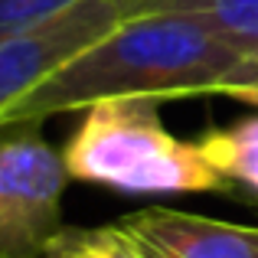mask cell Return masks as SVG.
Returning a JSON list of instances; mask_svg holds the SVG:
<instances>
[{
	"label": "cell",
	"instance_id": "obj_3",
	"mask_svg": "<svg viewBox=\"0 0 258 258\" xmlns=\"http://www.w3.org/2000/svg\"><path fill=\"white\" fill-rule=\"evenodd\" d=\"M39 124H0V258H46L66 229L62 196L72 173Z\"/></svg>",
	"mask_w": 258,
	"mask_h": 258
},
{
	"label": "cell",
	"instance_id": "obj_11",
	"mask_svg": "<svg viewBox=\"0 0 258 258\" xmlns=\"http://www.w3.org/2000/svg\"><path fill=\"white\" fill-rule=\"evenodd\" d=\"M252 209H258V206H252Z\"/></svg>",
	"mask_w": 258,
	"mask_h": 258
},
{
	"label": "cell",
	"instance_id": "obj_8",
	"mask_svg": "<svg viewBox=\"0 0 258 258\" xmlns=\"http://www.w3.org/2000/svg\"><path fill=\"white\" fill-rule=\"evenodd\" d=\"M46 258H147V255L114 222V226H95V229L66 226L49 245Z\"/></svg>",
	"mask_w": 258,
	"mask_h": 258
},
{
	"label": "cell",
	"instance_id": "obj_7",
	"mask_svg": "<svg viewBox=\"0 0 258 258\" xmlns=\"http://www.w3.org/2000/svg\"><path fill=\"white\" fill-rule=\"evenodd\" d=\"M124 17L141 13H186L219 30L242 49L258 52V0H114Z\"/></svg>",
	"mask_w": 258,
	"mask_h": 258
},
{
	"label": "cell",
	"instance_id": "obj_2",
	"mask_svg": "<svg viewBox=\"0 0 258 258\" xmlns=\"http://www.w3.org/2000/svg\"><path fill=\"white\" fill-rule=\"evenodd\" d=\"M62 154L72 180L118 193H229L200 141L176 138L154 98H108L88 105Z\"/></svg>",
	"mask_w": 258,
	"mask_h": 258
},
{
	"label": "cell",
	"instance_id": "obj_10",
	"mask_svg": "<svg viewBox=\"0 0 258 258\" xmlns=\"http://www.w3.org/2000/svg\"><path fill=\"white\" fill-rule=\"evenodd\" d=\"M235 101H245V105L258 108V52H252V62H248V72H245V85H242Z\"/></svg>",
	"mask_w": 258,
	"mask_h": 258
},
{
	"label": "cell",
	"instance_id": "obj_9",
	"mask_svg": "<svg viewBox=\"0 0 258 258\" xmlns=\"http://www.w3.org/2000/svg\"><path fill=\"white\" fill-rule=\"evenodd\" d=\"M82 0H0V39L30 33Z\"/></svg>",
	"mask_w": 258,
	"mask_h": 258
},
{
	"label": "cell",
	"instance_id": "obj_6",
	"mask_svg": "<svg viewBox=\"0 0 258 258\" xmlns=\"http://www.w3.org/2000/svg\"><path fill=\"white\" fill-rule=\"evenodd\" d=\"M196 141L206 160L222 173L229 196H239L245 206H258V114L213 127Z\"/></svg>",
	"mask_w": 258,
	"mask_h": 258
},
{
	"label": "cell",
	"instance_id": "obj_5",
	"mask_svg": "<svg viewBox=\"0 0 258 258\" xmlns=\"http://www.w3.org/2000/svg\"><path fill=\"white\" fill-rule=\"evenodd\" d=\"M147 258H258V226L147 206L118 222Z\"/></svg>",
	"mask_w": 258,
	"mask_h": 258
},
{
	"label": "cell",
	"instance_id": "obj_4",
	"mask_svg": "<svg viewBox=\"0 0 258 258\" xmlns=\"http://www.w3.org/2000/svg\"><path fill=\"white\" fill-rule=\"evenodd\" d=\"M124 20L114 0H82L30 33L0 39V118L59 66L105 39Z\"/></svg>",
	"mask_w": 258,
	"mask_h": 258
},
{
	"label": "cell",
	"instance_id": "obj_1",
	"mask_svg": "<svg viewBox=\"0 0 258 258\" xmlns=\"http://www.w3.org/2000/svg\"><path fill=\"white\" fill-rule=\"evenodd\" d=\"M248 62L252 49H242L196 17H124L105 39L72 56L20 98L0 124L46 121L108 98H239Z\"/></svg>",
	"mask_w": 258,
	"mask_h": 258
}]
</instances>
